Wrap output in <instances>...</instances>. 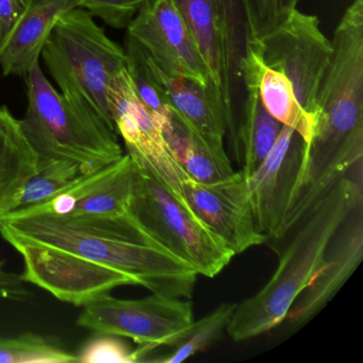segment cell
I'll return each instance as SVG.
<instances>
[{"label":"cell","mask_w":363,"mask_h":363,"mask_svg":"<svg viewBox=\"0 0 363 363\" xmlns=\"http://www.w3.org/2000/svg\"><path fill=\"white\" fill-rule=\"evenodd\" d=\"M4 240L21 239L130 276L154 294L191 299L197 273L152 241L130 214L78 220L50 213L0 218Z\"/></svg>","instance_id":"cell-1"},{"label":"cell","mask_w":363,"mask_h":363,"mask_svg":"<svg viewBox=\"0 0 363 363\" xmlns=\"http://www.w3.org/2000/svg\"><path fill=\"white\" fill-rule=\"evenodd\" d=\"M362 201L361 179L345 175L297 223L288 246L279 252V264L271 279L238 303L227 327L233 341L264 335L284 322L293 303L326 262L342 225Z\"/></svg>","instance_id":"cell-2"},{"label":"cell","mask_w":363,"mask_h":363,"mask_svg":"<svg viewBox=\"0 0 363 363\" xmlns=\"http://www.w3.org/2000/svg\"><path fill=\"white\" fill-rule=\"evenodd\" d=\"M65 99L116 133L109 92L126 67L124 48L106 35L86 10L75 8L57 22L41 52Z\"/></svg>","instance_id":"cell-3"},{"label":"cell","mask_w":363,"mask_h":363,"mask_svg":"<svg viewBox=\"0 0 363 363\" xmlns=\"http://www.w3.org/2000/svg\"><path fill=\"white\" fill-rule=\"evenodd\" d=\"M24 77L28 106L20 123L39 159L71 161L89 174L124 156L118 133L65 99L39 62Z\"/></svg>","instance_id":"cell-4"},{"label":"cell","mask_w":363,"mask_h":363,"mask_svg":"<svg viewBox=\"0 0 363 363\" xmlns=\"http://www.w3.org/2000/svg\"><path fill=\"white\" fill-rule=\"evenodd\" d=\"M130 157L129 214L152 241L190 265L197 275L216 277L235 256L233 250L141 160Z\"/></svg>","instance_id":"cell-5"},{"label":"cell","mask_w":363,"mask_h":363,"mask_svg":"<svg viewBox=\"0 0 363 363\" xmlns=\"http://www.w3.org/2000/svg\"><path fill=\"white\" fill-rule=\"evenodd\" d=\"M141 160L157 178L199 220L212 229L233 254H242L267 242L259 233L241 172L222 182L206 184L188 175L169 147L147 155L127 150Z\"/></svg>","instance_id":"cell-6"},{"label":"cell","mask_w":363,"mask_h":363,"mask_svg":"<svg viewBox=\"0 0 363 363\" xmlns=\"http://www.w3.org/2000/svg\"><path fill=\"white\" fill-rule=\"evenodd\" d=\"M194 322L191 299L154 294L141 299L101 295L84 306L77 324L99 333L129 337L141 344L138 362L162 346H174Z\"/></svg>","instance_id":"cell-7"},{"label":"cell","mask_w":363,"mask_h":363,"mask_svg":"<svg viewBox=\"0 0 363 363\" xmlns=\"http://www.w3.org/2000/svg\"><path fill=\"white\" fill-rule=\"evenodd\" d=\"M262 62L284 74L306 113L318 121V93L333 55L331 40L318 16L295 9L284 25L260 43L248 45Z\"/></svg>","instance_id":"cell-8"},{"label":"cell","mask_w":363,"mask_h":363,"mask_svg":"<svg viewBox=\"0 0 363 363\" xmlns=\"http://www.w3.org/2000/svg\"><path fill=\"white\" fill-rule=\"evenodd\" d=\"M6 241L24 260L21 274L24 281L44 289L65 303L84 306L118 286L137 284L126 274L91 264L42 244L21 239Z\"/></svg>","instance_id":"cell-9"},{"label":"cell","mask_w":363,"mask_h":363,"mask_svg":"<svg viewBox=\"0 0 363 363\" xmlns=\"http://www.w3.org/2000/svg\"><path fill=\"white\" fill-rule=\"evenodd\" d=\"M127 35L161 71L210 89L205 63L186 23L169 0H155L142 9L127 27Z\"/></svg>","instance_id":"cell-10"},{"label":"cell","mask_w":363,"mask_h":363,"mask_svg":"<svg viewBox=\"0 0 363 363\" xmlns=\"http://www.w3.org/2000/svg\"><path fill=\"white\" fill-rule=\"evenodd\" d=\"M133 180V159L125 154L107 167L79 176L48 201L6 216L50 213L79 220L121 218L128 214Z\"/></svg>","instance_id":"cell-11"},{"label":"cell","mask_w":363,"mask_h":363,"mask_svg":"<svg viewBox=\"0 0 363 363\" xmlns=\"http://www.w3.org/2000/svg\"><path fill=\"white\" fill-rule=\"evenodd\" d=\"M306 144L301 135L284 125L262 164L245 178L255 223L267 242L279 241Z\"/></svg>","instance_id":"cell-12"},{"label":"cell","mask_w":363,"mask_h":363,"mask_svg":"<svg viewBox=\"0 0 363 363\" xmlns=\"http://www.w3.org/2000/svg\"><path fill=\"white\" fill-rule=\"evenodd\" d=\"M363 257L362 206L348 216L329 248L326 262L289 311V329H299L315 318L356 271Z\"/></svg>","instance_id":"cell-13"},{"label":"cell","mask_w":363,"mask_h":363,"mask_svg":"<svg viewBox=\"0 0 363 363\" xmlns=\"http://www.w3.org/2000/svg\"><path fill=\"white\" fill-rule=\"evenodd\" d=\"M77 7L76 0H31L11 30L0 40V67L4 75L26 76L59 20Z\"/></svg>","instance_id":"cell-14"},{"label":"cell","mask_w":363,"mask_h":363,"mask_svg":"<svg viewBox=\"0 0 363 363\" xmlns=\"http://www.w3.org/2000/svg\"><path fill=\"white\" fill-rule=\"evenodd\" d=\"M146 57L174 116L209 141L224 145L226 116L210 89L189 78L169 75Z\"/></svg>","instance_id":"cell-15"},{"label":"cell","mask_w":363,"mask_h":363,"mask_svg":"<svg viewBox=\"0 0 363 363\" xmlns=\"http://www.w3.org/2000/svg\"><path fill=\"white\" fill-rule=\"evenodd\" d=\"M242 75L244 90L248 86L256 89L263 106L274 118L292 128L306 143L311 141L318 121L299 105L292 84L284 73L265 65L257 52L246 48Z\"/></svg>","instance_id":"cell-16"},{"label":"cell","mask_w":363,"mask_h":363,"mask_svg":"<svg viewBox=\"0 0 363 363\" xmlns=\"http://www.w3.org/2000/svg\"><path fill=\"white\" fill-rule=\"evenodd\" d=\"M225 59V108L228 133L235 135L241 118V92L245 93L242 63L246 50V24L241 0H213Z\"/></svg>","instance_id":"cell-17"},{"label":"cell","mask_w":363,"mask_h":363,"mask_svg":"<svg viewBox=\"0 0 363 363\" xmlns=\"http://www.w3.org/2000/svg\"><path fill=\"white\" fill-rule=\"evenodd\" d=\"M39 156L27 140L20 120L0 107V218L11 210L31 176Z\"/></svg>","instance_id":"cell-18"},{"label":"cell","mask_w":363,"mask_h":363,"mask_svg":"<svg viewBox=\"0 0 363 363\" xmlns=\"http://www.w3.org/2000/svg\"><path fill=\"white\" fill-rule=\"evenodd\" d=\"M186 23L205 63L210 89L218 105L225 108V59L222 37L213 0H169ZM228 131V120H227Z\"/></svg>","instance_id":"cell-19"},{"label":"cell","mask_w":363,"mask_h":363,"mask_svg":"<svg viewBox=\"0 0 363 363\" xmlns=\"http://www.w3.org/2000/svg\"><path fill=\"white\" fill-rule=\"evenodd\" d=\"M163 135L174 158L193 179L213 184L235 175L224 145L206 139L174 114L171 129Z\"/></svg>","instance_id":"cell-20"},{"label":"cell","mask_w":363,"mask_h":363,"mask_svg":"<svg viewBox=\"0 0 363 363\" xmlns=\"http://www.w3.org/2000/svg\"><path fill=\"white\" fill-rule=\"evenodd\" d=\"M284 125L265 109L258 91L245 88L235 147L242 156L241 174L247 178L262 164L277 142Z\"/></svg>","instance_id":"cell-21"},{"label":"cell","mask_w":363,"mask_h":363,"mask_svg":"<svg viewBox=\"0 0 363 363\" xmlns=\"http://www.w3.org/2000/svg\"><path fill=\"white\" fill-rule=\"evenodd\" d=\"M124 50L126 54V71L135 94L162 133H167L172 127L173 112L148 63L145 52L128 35L125 40Z\"/></svg>","instance_id":"cell-22"},{"label":"cell","mask_w":363,"mask_h":363,"mask_svg":"<svg viewBox=\"0 0 363 363\" xmlns=\"http://www.w3.org/2000/svg\"><path fill=\"white\" fill-rule=\"evenodd\" d=\"M84 175L77 164L61 159H39L37 172L31 176L12 206L11 212L39 205ZM7 213V214H8Z\"/></svg>","instance_id":"cell-23"},{"label":"cell","mask_w":363,"mask_h":363,"mask_svg":"<svg viewBox=\"0 0 363 363\" xmlns=\"http://www.w3.org/2000/svg\"><path fill=\"white\" fill-rule=\"evenodd\" d=\"M237 306L238 303H223L201 320H194L184 337L172 346L173 350L169 356L158 359L157 362H182L209 347L227 330Z\"/></svg>","instance_id":"cell-24"},{"label":"cell","mask_w":363,"mask_h":363,"mask_svg":"<svg viewBox=\"0 0 363 363\" xmlns=\"http://www.w3.org/2000/svg\"><path fill=\"white\" fill-rule=\"evenodd\" d=\"M78 356L33 333L0 339V363H77Z\"/></svg>","instance_id":"cell-25"},{"label":"cell","mask_w":363,"mask_h":363,"mask_svg":"<svg viewBox=\"0 0 363 363\" xmlns=\"http://www.w3.org/2000/svg\"><path fill=\"white\" fill-rule=\"evenodd\" d=\"M246 24V46L260 43L279 28L299 0H241Z\"/></svg>","instance_id":"cell-26"},{"label":"cell","mask_w":363,"mask_h":363,"mask_svg":"<svg viewBox=\"0 0 363 363\" xmlns=\"http://www.w3.org/2000/svg\"><path fill=\"white\" fill-rule=\"evenodd\" d=\"M155 0H76L78 8L86 10L116 29H127L133 18Z\"/></svg>","instance_id":"cell-27"},{"label":"cell","mask_w":363,"mask_h":363,"mask_svg":"<svg viewBox=\"0 0 363 363\" xmlns=\"http://www.w3.org/2000/svg\"><path fill=\"white\" fill-rule=\"evenodd\" d=\"M80 363H135V350L116 335L96 333L78 352Z\"/></svg>","instance_id":"cell-28"},{"label":"cell","mask_w":363,"mask_h":363,"mask_svg":"<svg viewBox=\"0 0 363 363\" xmlns=\"http://www.w3.org/2000/svg\"><path fill=\"white\" fill-rule=\"evenodd\" d=\"M33 297L21 274L7 271L5 261H0V299L26 301Z\"/></svg>","instance_id":"cell-29"},{"label":"cell","mask_w":363,"mask_h":363,"mask_svg":"<svg viewBox=\"0 0 363 363\" xmlns=\"http://www.w3.org/2000/svg\"><path fill=\"white\" fill-rule=\"evenodd\" d=\"M31 0H0V40L11 30Z\"/></svg>","instance_id":"cell-30"}]
</instances>
